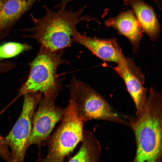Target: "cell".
Returning a JSON list of instances; mask_svg holds the SVG:
<instances>
[{
  "label": "cell",
  "instance_id": "1",
  "mask_svg": "<svg viewBox=\"0 0 162 162\" xmlns=\"http://www.w3.org/2000/svg\"><path fill=\"white\" fill-rule=\"evenodd\" d=\"M162 100L161 93L151 88L142 109L130 120L136 145L134 162L161 161Z\"/></svg>",
  "mask_w": 162,
  "mask_h": 162
},
{
  "label": "cell",
  "instance_id": "2",
  "mask_svg": "<svg viewBox=\"0 0 162 162\" xmlns=\"http://www.w3.org/2000/svg\"><path fill=\"white\" fill-rule=\"evenodd\" d=\"M66 4H63L61 8L56 12L44 5L46 14L41 18H37L31 14L33 26L20 30L31 34L22 36L34 39L41 46L52 51L63 49L70 46L73 42V34L77 30V24L92 18L88 16H82L86 6L73 12L71 10H66Z\"/></svg>",
  "mask_w": 162,
  "mask_h": 162
},
{
  "label": "cell",
  "instance_id": "3",
  "mask_svg": "<svg viewBox=\"0 0 162 162\" xmlns=\"http://www.w3.org/2000/svg\"><path fill=\"white\" fill-rule=\"evenodd\" d=\"M63 49L51 51L41 46L37 56L30 64V74L27 81L18 90L19 96L28 92H39L43 95H58L62 88V79L57 69L61 64H69L62 58Z\"/></svg>",
  "mask_w": 162,
  "mask_h": 162
},
{
  "label": "cell",
  "instance_id": "4",
  "mask_svg": "<svg viewBox=\"0 0 162 162\" xmlns=\"http://www.w3.org/2000/svg\"><path fill=\"white\" fill-rule=\"evenodd\" d=\"M61 121L46 141L48 146L46 156L39 159V161L63 162L82 141L85 122L77 114L74 98L70 93L68 105L64 109Z\"/></svg>",
  "mask_w": 162,
  "mask_h": 162
},
{
  "label": "cell",
  "instance_id": "5",
  "mask_svg": "<svg viewBox=\"0 0 162 162\" xmlns=\"http://www.w3.org/2000/svg\"><path fill=\"white\" fill-rule=\"evenodd\" d=\"M68 87L77 114L85 122L93 119L104 120L130 126L129 122L114 112L104 98L88 84L74 78Z\"/></svg>",
  "mask_w": 162,
  "mask_h": 162
},
{
  "label": "cell",
  "instance_id": "6",
  "mask_svg": "<svg viewBox=\"0 0 162 162\" xmlns=\"http://www.w3.org/2000/svg\"><path fill=\"white\" fill-rule=\"evenodd\" d=\"M43 94L39 92L25 94L21 114L11 130L4 138L11 149L12 162H22L28 147L35 110Z\"/></svg>",
  "mask_w": 162,
  "mask_h": 162
},
{
  "label": "cell",
  "instance_id": "7",
  "mask_svg": "<svg viewBox=\"0 0 162 162\" xmlns=\"http://www.w3.org/2000/svg\"><path fill=\"white\" fill-rule=\"evenodd\" d=\"M34 113L28 147L37 146L39 150L43 142H46L57 124L61 120L64 109L57 106L55 100L57 96L53 94L43 95Z\"/></svg>",
  "mask_w": 162,
  "mask_h": 162
},
{
  "label": "cell",
  "instance_id": "8",
  "mask_svg": "<svg viewBox=\"0 0 162 162\" xmlns=\"http://www.w3.org/2000/svg\"><path fill=\"white\" fill-rule=\"evenodd\" d=\"M124 80L127 89L132 98L136 112L144 105L147 98V90L144 86V76L139 67L131 58L124 54L113 68Z\"/></svg>",
  "mask_w": 162,
  "mask_h": 162
},
{
  "label": "cell",
  "instance_id": "9",
  "mask_svg": "<svg viewBox=\"0 0 162 162\" xmlns=\"http://www.w3.org/2000/svg\"><path fill=\"white\" fill-rule=\"evenodd\" d=\"M73 42L82 45L94 55L106 62H118L123 54L116 39H99L82 34L77 30L72 37Z\"/></svg>",
  "mask_w": 162,
  "mask_h": 162
},
{
  "label": "cell",
  "instance_id": "10",
  "mask_svg": "<svg viewBox=\"0 0 162 162\" xmlns=\"http://www.w3.org/2000/svg\"><path fill=\"white\" fill-rule=\"evenodd\" d=\"M105 23L127 37L132 44L134 52H139L142 30L133 11L129 10L123 12L116 17L109 18Z\"/></svg>",
  "mask_w": 162,
  "mask_h": 162
},
{
  "label": "cell",
  "instance_id": "11",
  "mask_svg": "<svg viewBox=\"0 0 162 162\" xmlns=\"http://www.w3.org/2000/svg\"><path fill=\"white\" fill-rule=\"evenodd\" d=\"M38 0H7L0 12V40L7 37Z\"/></svg>",
  "mask_w": 162,
  "mask_h": 162
},
{
  "label": "cell",
  "instance_id": "12",
  "mask_svg": "<svg viewBox=\"0 0 162 162\" xmlns=\"http://www.w3.org/2000/svg\"><path fill=\"white\" fill-rule=\"evenodd\" d=\"M130 6L141 29L153 40L158 38L160 32L159 24L152 8L142 0H124Z\"/></svg>",
  "mask_w": 162,
  "mask_h": 162
},
{
  "label": "cell",
  "instance_id": "13",
  "mask_svg": "<svg viewBox=\"0 0 162 162\" xmlns=\"http://www.w3.org/2000/svg\"><path fill=\"white\" fill-rule=\"evenodd\" d=\"M81 145L77 152L68 162H96L100 159V143L90 131L84 130Z\"/></svg>",
  "mask_w": 162,
  "mask_h": 162
},
{
  "label": "cell",
  "instance_id": "14",
  "mask_svg": "<svg viewBox=\"0 0 162 162\" xmlns=\"http://www.w3.org/2000/svg\"><path fill=\"white\" fill-rule=\"evenodd\" d=\"M32 49L26 44L9 42L0 46V60L14 57L20 53Z\"/></svg>",
  "mask_w": 162,
  "mask_h": 162
},
{
  "label": "cell",
  "instance_id": "15",
  "mask_svg": "<svg viewBox=\"0 0 162 162\" xmlns=\"http://www.w3.org/2000/svg\"><path fill=\"white\" fill-rule=\"evenodd\" d=\"M0 157L5 160L12 162L11 154L8 149L4 138L0 136Z\"/></svg>",
  "mask_w": 162,
  "mask_h": 162
},
{
  "label": "cell",
  "instance_id": "16",
  "mask_svg": "<svg viewBox=\"0 0 162 162\" xmlns=\"http://www.w3.org/2000/svg\"><path fill=\"white\" fill-rule=\"evenodd\" d=\"M16 67V64L12 62H0V73L8 72Z\"/></svg>",
  "mask_w": 162,
  "mask_h": 162
},
{
  "label": "cell",
  "instance_id": "17",
  "mask_svg": "<svg viewBox=\"0 0 162 162\" xmlns=\"http://www.w3.org/2000/svg\"><path fill=\"white\" fill-rule=\"evenodd\" d=\"M7 0H0V12L3 6Z\"/></svg>",
  "mask_w": 162,
  "mask_h": 162
},
{
  "label": "cell",
  "instance_id": "18",
  "mask_svg": "<svg viewBox=\"0 0 162 162\" xmlns=\"http://www.w3.org/2000/svg\"><path fill=\"white\" fill-rule=\"evenodd\" d=\"M70 0H62L60 3L59 5L61 6L64 3H65L66 4L69 2L70 1Z\"/></svg>",
  "mask_w": 162,
  "mask_h": 162
}]
</instances>
